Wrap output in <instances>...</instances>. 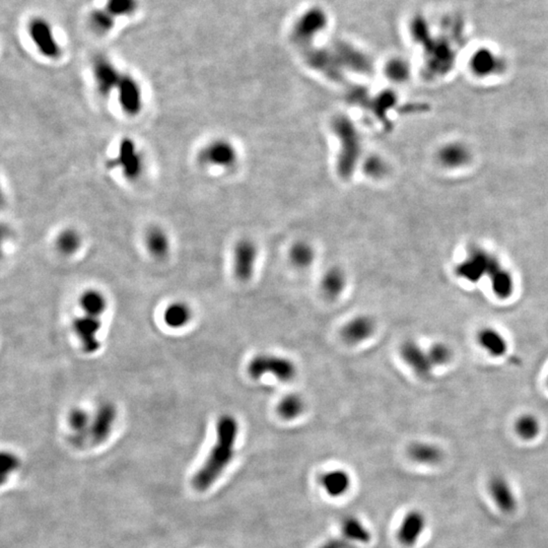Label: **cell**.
<instances>
[{
    "instance_id": "6da1fadb",
    "label": "cell",
    "mask_w": 548,
    "mask_h": 548,
    "mask_svg": "<svg viewBox=\"0 0 548 548\" xmlns=\"http://www.w3.org/2000/svg\"><path fill=\"white\" fill-rule=\"evenodd\" d=\"M239 434V424L234 416L225 414L216 425V440L205 464L192 479V486L199 492H205L221 477L234 453V445Z\"/></svg>"
},
{
    "instance_id": "7a4b0ae2",
    "label": "cell",
    "mask_w": 548,
    "mask_h": 548,
    "mask_svg": "<svg viewBox=\"0 0 548 548\" xmlns=\"http://www.w3.org/2000/svg\"><path fill=\"white\" fill-rule=\"evenodd\" d=\"M248 374L253 379L271 375L282 382L293 381L297 376V367L288 357L273 354H261L248 363Z\"/></svg>"
},
{
    "instance_id": "3957f363",
    "label": "cell",
    "mask_w": 548,
    "mask_h": 548,
    "mask_svg": "<svg viewBox=\"0 0 548 548\" xmlns=\"http://www.w3.org/2000/svg\"><path fill=\"white\" fill-rule=\"evenodd\" d=\"M112 168L121 170L128 181H137L144 172V159L132 138L125 137L119 142L117 155L109 163Z\"/></svg>"
},
{
    "instance_id": "277c9868",
    "label": "cell",
    "mask_w": 548,
    "mask_h": 548,
    "mask_svg": "<svg viewBox=\"0 0 548 548\" xmlns=\"http://www.w3.org/2000/svg\"><path fill=\"white\" fill-rule=\"evenodd\" d=\"M495 258V255L482 248H472L465 259L456 266V275L471 284H477L482 278L488 277Z\"/></svg>"
},
{
    "instance_id": "5b68a950",
    "label": "cell",
    "mask_w": 548,
    "mask_h": 548,
    "mask_svg": "<svg viewBox=\"0 0 548 548\" xmlns=\"http://www.w3.org/2000/svg\"><path fill=\"white\" fill-rule=\"evenodd\" d=\"M28 30L31 40L42 56L52 60L59 58L61 55L60 45L55 38L51 26L46 19L42 17L32 19L28 24Z\"/></svg>"
},
{
    "instance_id": "8992f818",
    "label": "cell",
    "mask_w": 548,
    "mask_h": 548,
    "mask_svg": "<svg viewBox=\"0 0 548 548\" xmlns=\"http://www.w3.org/2000/svg\"><path fill=\"white\" fill-rule=\"evenodd\" d=\"M118 104L125 115L137 117L144 106L142 87L132 76L123 74L117 89Z\"/></svg>"
},
{
    "instance_id": "52a82bcc",
    "label": "cell",
    "mask_w": 548,
    "mask_h": 548,
    "mask_svg": "<svg viewBox=\"0 0 548 548\" xmlns=\"http://www.w3.org/2000/svg\"><path fill=\"white\" fill-rule=\"evenodd\" d=\"M237 151L225 139H216L206 144L198 153V161L212 168H229L236 163Z\"/></svg>"
},
{
    "instance_id": "ba28073f",
    "label": "cell",
    "mask_w": 548,
    "mask_h": 548,
    "mask_svg": "<svg viewBox=\"0 0 548 548\" xmlns=\"http://www.w3.org/2000/svg\"><path fill=\"white\" fill-rule=\"evenodd\" d=\"M427 53L429 71L446 74L452 69L455 60V50L447 38H434L425 45Z\"/></svg>"
},
{
    "instance_id": "9c48e42d",
    "label": "cell",
    "mask_w": 548,
    "mask_h": 548,
    "mask_svg": "<svg viewBox=\"0 0 548 548\" xmlns=\"http://www.w3.org/2000/svg\"><path fill=\"white\" fill-rule=\"evenodd\" d=\"M469 67L479 78H490L502 74L506 69V62L490 48L481 47L471 55Z\"/></svg>"
},
{
    "instance_id": "30bf717a",
    "label": "cell",
    "mask_w": 548,
    "mask_h": 548,
    "mask_svg": "<svg viewBox=\"0 0 548 548\" xmlns=\"http://www.w3.org/2000/svg\"><path fill=\"white\" fill-rule=\"evenodd\" d=\"M93 76L96 89L103 96L116 91L123 72L120 71L109 59L98 57L93 65Z\"/></svg>"
},
{
    "instance_id": "8fae6325",
    "label": "cell",
    "mask_w": 548,
    "mask_h": 548,
    "mask_svg": "<svg viewBox=\"0 0 548 548\" xmlns=\"http://www.w3.org/2000/svg\"><path fill=\"white\" fill-rule=\"evenodd\" d=\"M488 490L493 503L501 512L512 514L518 502L510 481L504 475L495 474L488 482Z\"/></svg>"
},
{
    "instance_id": "7c38bea8",
    "label": "cell",
    "mask_w": 548,
    "mask_h": 548,
    "mask_svg": "<svg viewBox=\"0 0 548 548\" xmlns=\"http://www.w3.org/2000/svg\"><path fill=\"white\" fill-rule=\"evenodd\" d=\"M400 356L404 363L420 378H429L434 367L429 352L413 341H407L400 348Z\"/></svg>"
},
{
    "instance_id": "4fadbf2b",
    "label": "cell",
    "mask_w": 548,
    "mask_h": 548,
    "mask_svg": "<svg viewBox=\"0 0 548 548\" xmlns=\"http://www.w3.org/2000/svg\"><path fill=\"white\" fill-rule=\"evenodd\" d=\"M101 326L102 324L99 317L87 314L76 318L72 324L74 332L82 343L83 350L87 354H94L100 348L101 344L96 339V334Z\"/></svg>"
},
{
    "instance_id": "5bb4252c",
    "label": "cell",
    "mask_w": 548,
    "mask_h": 548,
    "mask_svg": "<svg viewBox=\"0 0 548 548\" xmlns=\"http://www.w3.org/2000/svg\"><path fill=\"white\" fill-rule=\"evenodd\" d=\"M256 258L257 250L253 243L242 241L237 244L234 250V271L238 280L247 282L252 277Z\"/></svg>"
},
{
    "instance_id": "9a60e30c",
    "label": "cell",
    "mask_w": 548,
    "mask_h": 548,
    "mask_svg": "<svg viewBox=\"0 0 548 548\" xmlns=\"http://www.w3.org/2000/svg\"><path fill=\"white\" fill-rule=\"evenodd\" d=\"M427 519L420 511L412 510L407 513L401 522L398 530V540L406 547H413L424 534Z\"/></svg>"
},
{
    "instance_id": "2e32d148",
    "label": "cell",
    "mask_w": 548,
    "mask_h": 548,
    "mask_svg": "<svg viewBox=\"0 0 548 548\" xmlns=\"http://www.w3.org/2000/svg\"><path fill=\"white\" fill-rule=\"evenodd\" d=\"M493 293L497 299L508 300L515 291V280L512 273L503 266L499 258H495L488 271Z\"/></svg>"
},
{
    "instance_id": "e0dca14e",
    "label": "cell",
    "mask_w": 548,
    "mask_h": 548,
    "mask_svg": "<svg viewBox=\"0 0 548 548\" xmlns=\"http://www.w3.org/2000/svg\"><path fill=\"white\" fill-rule=\"evenodd\" d=\"M375 327V321L370 316H357L341 329V337L350 344L361 343L372 336Z\"/></svg>"
},
{
    "instance_id": "ac0fdd59",
    "label": "cell",
    "mask_w": 548,
    "mask_h": 548,
    "mask_svg": "<svg viewBox=\"0 0 548 548\" xmlns=\"http://www.w3.org/2000/svg\"><path fill=\"white\" fill-rule=\"evenodd\" d=\"M477 343L490 357H502L507 354L508 343L505 335L492 326H484L477 333Z\"/></svg>"
},
{
    "instance_id": "d6986e66",
    "label": "cell",
    "mask_w": 548,
    "mask_h": 548,
    "mask_svg": "<svg viewBox=\"0 0 548 548\" xmlns=\"http://www.w3.org/2000/svg\"><path fill=\"white\" fill-rule=\"evenodd\" d=\"M471 151L466 144L459 142H449L440 148L438 160L442 166L448 169H458L470 162Z\"/></svg>"
},
{
    "instance_id": "ffe728a7",
    "label": "cell",
    "mask_w": 548,
    "mask_h": 548,
    "mask_svg": "<svg viewBox=\"0 0 548 548\" xmlns=\"http://www.w3.org/2000/svg\"><path fill=\"white\" fill-rule=\"evenodd\" d=\"M116 416L117 411L111 403H104L99 407L91 429L92 437L95 442L102 443L108 438L115 422Z\"/></svg>"
},
{
    "instance_id": "44dd1931",
    "label": "cell",
    "mask_w": 548,
    "mask_h": 548,
    "mask_svg": "<svg viewBox=\"0 0 548 548\" xmlns=\"http://www.w3.org/2000/svg\"><path fill=\"white\" fill-rule=\"evenodd\" d=\"M412 461L422 465H437L444 458L442 449L431 443L416 442L409 448Z\"/></svg>"
},
{
    "instance_id": "7402d4cb",
    "label": "cell",
    "mask_w": 548,
    "mask_h": 548,
    "mask_svg": "<svg viewBox=\"0 0 548 548\" xmlns=\"http://www.w3.org/2000/svg\"><path fill=\"white\" fill-rule=\"evenodd\" d=\"M320 483L325 492L333 497L345 495L350 488V477L346 471L341 469L328 471L320 479Z\"/></svg>"
},
{
    "instance_id": "603a6c76",
    "label": "cell",
    "mask_w": 548,
    "mask_h": 548,
    "mask_svg": "<svg viewBox=\"0 0 548 548\" xmlns=\"http://www.w3.org/2000/svg\"><path fill=\"white\" fill-rule=\"evenodd\" d=\"M146 246L148 251L155 258H164L170 251V240L168 234L159 227H153L146 232Z\"/></svg>"
},
{
    "instance_id": "cb8c5ba5",
    "label": "cell",
    "mask_w": 548,
    "mask_h": 548,
    "mask_svg": "<svg viewBox=\"0 0 548 548\" xmlns=\"http://www.w3.org/2000/svg\"><path fill=\"white\" fill-rule=\"evenodd\" d=\"M345 284L346 278L343 271L339 268H332L323 276L321 289L326 298L334 300L341 295Z\"/></svg>"
},
{
    "instance_id": "d4e9b609",
    "label": "cell",
    "mask_w": 548,
    "mask_h": 548,
    "mask_svg": "<svg viewBox=\"0 0 548 548\" xmlns=\"http://www.w3.org/2000/svg\"><path fill=\"white\" fill-rule=\"evenodd\" d=\"M192 317L191 309L184 302L171 304L164 311V323L171 328H182L189 323Z\"/></svg>"
},
{
    "instance_id": "484cf974",
    "label": "cell",
    "mask_w": 548,
    "mask_h": 548,
    "mask_svg": "<svg viewBox=\"0 0 548 548\" xmlns=\"http://www.w3.org/2000/svg\"><path fill=\"white\" fill-rule=\"evenodd\" d=\"M540 431V422L533 414H522L515 422V431L522 440H533L538 437Z\"/></svg>"
},
{
    "instance_id": "4316f807",
    "label": "cell",
    "mask_w": 548,
    "mask_h": 548,
    "mask_svg": "<svg viewBox=\"0 0 548 548\" xmlns=\"http://www.w3.org/2000/svg\"><path fill=\"white\" fill-rule=\"evenodd\" d=\"M341 529L343 536L354 543H368L370 540L369 530L356 517L348 516L344 518Z\"/></svg>"
},
{
    "instance_id": "83f0119b",
    "label": "cell",
    "mask_w": 548,
    "mask_h": 548,
    "mask_svg": "<svg viewBox=\"0 0 548 548\" xmlns=\"http://www.w3.org/2000/svg\"><path fill=\"white\" fill-rule=\"evenodd\" d=\"M326 17L320 10H312L300 19L297 26L298 34L302 38H309L319 32L325 24Z\"/></svg>"
},
{
    "instance_id": "f1b7e54d",
    "label": "cell",
    "mask_w": 548,
    "mask_h": 548,
    "mask_svg": "<svg viewBox=\"0 0 548 548\" xmlns=\"http://www.w3.org/2000/svg\"><path fill=\"white\" fill-rule=\"evenodd\" d=\"M80 304L85 314L95 317L102 315L107 308L106 298L95 289L83 293L80 297Z\"/></svg>"
},
{
    "instance_id": "f546056e",
    "label": "cell",
    "mask_w": 548,
    "mask_h": 548,
    "mask_svg": "<svg viewBox=\"0 0 548 548\" xmlns=\"http://www.w3.org/2000/svg\"><path fill=\"white\" fill-rule=\"evenodd\" d=\"M305 409V402L298 394H289L280 401L277 411L284 420H295L301 416Z\"/></svg>"
},
{
    "instance_id": "4dcf8cb0",
    "label": "cell",
    "mask_w": 548,
    "mask_h": 548,
    "mask_svg": "<svg viewBox=\"0 0 548 548\" xmlns=\"http://www.w3.org/2000/svg\"><path fill=\"white\" fill-rule=\"evenodd\" d=\"M82 245V237L74 229H65L57 236L56 247L65 255L76 253Z\"/></svg>"
},
{
    "instance_id": "1f68e13d",
    "label": "cell",
    "mask_w": 548,
    "mask_h": 548,
    "mask_svg": "<svg viewBox=\"0 0 548 548\" xmlns=\"http://www.w3.org/2000/svg\"><path fill=\"white\" fill-rule=\"evenodd\" d=\"M137 0H107L104 8L114 19L135 14L137 10Z\"/></svg>"
},
{
    "instance_id": "d6a6232c",
    "label": "cell",
    "mask_w": 548,
    "mask_h": 548,
    "mask_svg": "<svg viewBox=\"0 0 548 548\" xmlns=\"http://www.w3.org/2000/svg\"><path fill=\"white\" fill-rule=\"evenodd\" d=\"M429 359L434 367H444L452 361L454 354L452 348L447 343H436L427 350Z\"/></svg>"
},
{
    "instance_id": "836d02e7",
    "label": "cell",
    "mask_w": 548,
    "mask_h": 548,
    "mask_svg": "<svg viewBox=\"0 0 548 548\" xmlns=\"http://www.w3.org/2000/svg\"><path fill=\"white\" fill-rule=\"evenodd\" d=\"M291 259L300 268L310 266L314 260V250L306 243H298L291 248Z\"/></svg>"
},
{
    "instance_id": "e575fe53",
    "label": "cell",
    "mask_w": 548,
    "mask_h": 548,
    "mask_svg": "<svg viewBox=\"0 0 548 548\" xmlns=\"http://www.w3.org/2000/svg\"><path fill=\"white\" fill-rule=\"evenodd\" d=\"M92 28L100 34H106L115 27L116 21L104 10H94L89 17Z\"/></svg>"
},
{
    "instance_id": "d590c367",
    "label": "cell",
    "mask_w": 548,
    "mask_h": 548,
    "mask_svg": "<svg viewBox=\"0 0 548 548\" xmlns=\"http://www.w3.org/2000/svg\"><path fill=\"white\" fill-rule=\"evenodd\" d=\"M19 466V460L15 454L2 452L0 456V482H6L8 477L17 470Z\"/></svg>"
},
{
    "instance_id": "8d00e7d4",
    "label": "cell",
    "mask_w": 548,
    "mask_h": 548,
    "mask_svg": "<svg viewBox=\"0 0 548 548\" xmlns=\"http://www.w3.org/2000/svg\"><path fill=\"white\" fill-rule=\"evenodd\" d=\"M388 76L396 82H402L409 76V67L404 60L396 59L389 62L387 67Z\"/></svg>"
},
{
    "instance_id": "74e56055",
    "label": "cell",
    "mask_w": 548,
    "mask_h": 548,
    "mask_svg": "<svg viewBox=\"0 0 548 548\" xmlns=\"http://www.w3.org/2000/svg\"><path fill=\"white\" fill-rule=\"evenodd\" d=\"M69 422L70 427L76 431H83L87 429L89 425V414L87 413L83 409H76L71 411L69 416Z\"/></svg>"
},
{
    "instance_id": "f35d334b",
    "label": "cell",
    "mask_w": 548,
    "mask_h": 548,
    "mask_svg": "<svg viewBox=\"0 0 548 548\" xmlns=\"http://www.w3.org/2000/svg\"><path fill=\"white\" fill-rule=\"evenodd\" d=\"M320 548H357V547L356 543L352 542L345 536H343L329 539Z\"/></svg>"
},
{
    "instance_id": "ab89813d",
    "label": "cell",
    "mask_w": 548,
    "mask_h": 548,
    "mask_svg": "<svg viewBox=\"0 0 548 548\" xmlns=\"http://www.w3.org/2000/svg\"><path fill=\"white\" fill-rule=\"evenodd\" d=\"M547 387H548V378H547Z\"/></svg>"
}]
</instances>
